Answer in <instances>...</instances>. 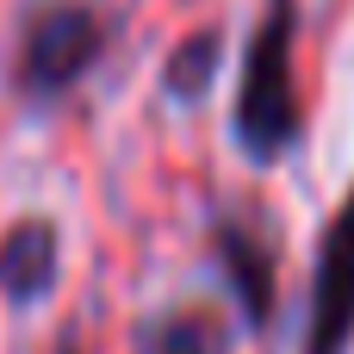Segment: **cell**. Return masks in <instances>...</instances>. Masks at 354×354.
<instances>
[{
	"label": "cell",
	"mask_w": 354,
	"mask_h": 354,
	"mask_svg": "<svg viewBox=\"0 0 354 354\" xmlns=\"http://www.w3.org/2000/svg\"><path fill=\"white\" fill-rule=\"evenodd\" d=\"M50 354H81V336H75V330H62V336H56V348Z\"/></svg>",
	"instance_id": "cell-8"
},
{
	"label": "cell",
	"mask_w": 354,
	"mask_h": 354,
	"mask_svg": "<svg viewBox=\"0 0 354 354\" xmlns=\"http://www.w3.org/2000/svg\"><path fill=\"white\" fill-rule=\"evenodd\" d=\"M62 286V224L50 212H25L0 230V299L31 311Z\"/></svg>",
	"instance_id": "cell-5"
},
{
	"label": "cell",
	"mask_w": 354,
	"mask_h": 354,
	"mask_svg": "<svg viewBox=\"0 0 354 354\" xmlns=\"http://www.w3.org/2000/svg\"><path fill=\"white\" fill-rule=\"evenodd\" d=\"M236 330L218 305H162L149 317H137L131 354H230Z\"/></svg>",
	"instance_id": "cell-6"
},
{
	"label": "cell",
	"mask_w": 354,
	"mask_h": 354,
	"mask_svg": "<svg viewBox=\"0 0 354 354\" xmlns=\"http://www.w3.org/2000/svg\"><path fill=\"white\" fill-rule=\"evenodd\" d=\"M224 50H230V37H224V25H193L168 56H162V100L168 106H205L212 100V87H218V68H224Z\"/></svg>",
	"instance_id": "cell-7"
},
{
	"label": "cell",
	"mask_w": 354,
	"mask_h": 354,
	"mask_svg": "<svg viewBox=\"0 0 354 354\" xmlns=\"http://www.w3.org/2000/svg\"><path fill=\"white\" fill-rule=\"evenodd\" d=\"M205 249L224 280V299L249 336H268L280 317V236L255 218V205H212Z\"/></svg>",
	"instance_id": "cell-3"
},
{
	"label": "cell",
	"mask_w": 354,
	"mask_h": 354,
	"mask_svg": "<svg viewBox=\"0 0 354 354\" xmlns=\"http://www.w3.org/2000/svg\"><path fill=\"white\" fill-rule=\"evenodd\" d=\"M348 348H354V187L336 199V212L317 236L299 354H348Z\"/></svg>",
	"instance_id": "cell-4"
},
{
	"label": "cell",
	"mask_w": 354,
	"mask_h": 354,
	"mask_svg": "<svg viewBox=\"0 0 354 354\" xmlns=\"http://www.w3.org/2000/svg\"><path fill=\"white\" fill-rule=\"evenodd\" d=\"M112 37H118V25L93 0H37L12 31L6 93L25 112H50V106L75 100L93 81V68L106 62Z\"/></svg>",
	"instance_id": "cell-2"
},
{
	"label": "cell",
	"mask_w": 354,
	"mask_h": 354,
	"mask_svg": "<svg viewBox=\"0 0 354 354\" xmlns=\"http://www.w3.org/2000/svg\"><path fill=\"white\" fill-rule=\"evenodd\" d=\"M299 0H261L255 31L243 44L236 100H230V137L255 168H280L311 137V100L299 81Z\"/></svg>",
	"instance_id": "cell-1"
}]
</instances>
